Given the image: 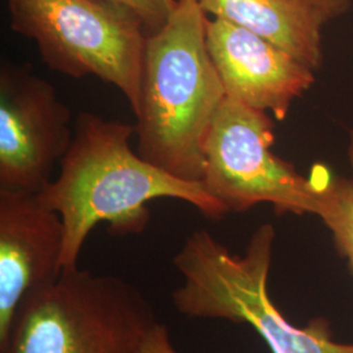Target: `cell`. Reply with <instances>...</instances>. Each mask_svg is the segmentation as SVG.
Returning a JSON list of instances; mask_svg holds the SVG:
<instances>
[{"label":"cell","instance_id":"obj_1","mask_svg":"<svg viewBox=\"0 0 353 353\" xmlns=\"http://www.w3.org/2000/svg\"><path fill=\"white\" fill-rule=\"evenodd\" d=\"M134 134L135 126L80 114L59 176L38 192L62 217L64 270L79 267L84 242L100 223L114 236L141 233L151 220L147 204L154 199L189 203L210 220L229 214L202 182L173 176L132 151Z\"/></svg>","mask_w":353,"mask_h":353},{"label":"cell","instance_id":"obj_2","mask_svg":"<svg viewBox=\"0 0 353 353\" xmlns=\"http://www.w3.org/2000/svg\"><path fill=\"white\" fill-rule=\"evenodd\" d=\"M207 13L178 0L159 32L147 37L138 109V153L173 176L202 182L204 141L227 97L205 41Z\"/></svg>","mask_w":353,"mask_h":353},{"label":"cell","instance_id":"obj_3","mask_svg":"<svg viewBox=\"0 0 353 353\" xmlns=\"http://www.w3.org/2000/svg\"><path fill=\"white\" fill-rule=\"evenodd\" d=\"M274 241L275 229L263 224L254 232L246 252L233 255L208 230L192 232L173 258L182 276V284L172 292L176 312L248 325L272 353H353V344L334 339L326 319L316 318L297 327L271 300Z\"/></svg>","mask_w":353,"mask_h":353},{"label":"cell","instance_id":"obj_4","mask_svg":"<svg viewBox=\"0 0 353 353\" xmlns=\"http://www.w3.org/2000/svg\"><path fill=\"white\" fill-rule=\"evenodd\" d=\"M159 323L137 285L76 267L26 294L0 353H143Z\"/></svg>","mask_w":353,"mask_h":353},{"label":"cell","instance_id":"obj_5","mask_svg":"<svg viewBox=\"0 0 353 353\" xmlns=\"http://www.w3.org/2000/svg\"><path fill=\"white\" fill-rule=\"evenodd\" d=\"M13 32L36 42L52 71L96 76L138 109L148 33L139 17L106 0H7Z\"/></svg>","mask_w":353,"mask_h":353},{"label":"cell","instance_id":"obj_6","mask_svg":"<svg viewBox=\"0 0 353 353\" xmlns=\"http://www.w3.org/2000/svg\"><path fill=\"white\" fill-rule=\"evenodd\" d=\"M274 122L267 113L225 97L204 141L202 183L228 212L268 203L279 214H318L321 188L272 152Z\"/></svg>","mask_w":353,"mask_h":353},{"label":"cell","instance_id":"obj_7","mask_svg":"<svg viewBox=\"0 0 353 353\" xmlns=\"http://www.w3.org/2000/svg\"><path fill=\"white\" fill-rule=\"evenodd\" d=\"M71 112L29 64L0 67V190L38 194L68 151Z\"/></svg>","mask_w":353,"mask_h":353},{"label":"cell","instance_id":"obj_8","mask_svg":"<svg viewBox=\"0 0 353 353\" xmlns=\"http://www.w3.org/2000/svg\"><path fill=\"white\" fill-rule=\"evenodd\" d=\"M63 249L61 214L37 194L0 190V352L26 294L61 276Z\"/></svg>","mask_w":353,"mask_h":353},{"label":"cell","instance_id":"obj_9","mask_svg":"<svg viewBox=\"0 0 353 353\" xmlns=\"http://www.w3.org/2000/svg\"><path fill=\"white\" fill-rule=\"evenodd\" d=\"M205 41L227 97L284 121L316 81L314 71L252 32L214 17Z\"/></svg>","mask_w":353,"mask_h":353},{"label":"cell","instance_id":"obj_10","mask_svg":"<svg viewBox=\"0 0 353 353\" xmlns=\"http://www.w3.org/2000/svg\"><path fill=\"white\" fill-rule=\"evenodd\" d=\"M203 11L241 26L318 71L325 24L294 0H198Z\"/></svg>","mask_w":353,"mask_h":353},{"label":"cell","instance_id":"obj_11","mask_svg":"<svg viewBox=\"0 0 353 353\" xmlns=\"http://www.w3.org/2000/svg\"><path fill=\"white\" fill-rule=\"evenodd\" d=\"M348 160L353 169V130L350 132ZM321 203L318 217L332 234L335 246L347 259L353 275V179L335 176L326 166H316Z\"/></svg>","mask_w":353,"mask_h":353},{"label":"cell","instance_id":"obj_12","mask_svg":"<svg viewBox=\"0 0 353 353\" xmlns=\"http://www.w3.org/2000/svg\"><path fill=\"white\" fill-rule=\"evenodd\" d=\"M131 10L140 19L145 32L153 34L168 23L178 0H106Z\"/></svg>","mask_w":353,"mask_h":353},{"label":"cell","instance_id":"obj_13","mask_svg":"<svg viewBox=\"0 0 353 353\" xmlns=\"http://www.w3.org/2000/svg\"><path fill=\"white\" fill-rule=\"evenodd\" d=\"M326 26L330 21L336 20L347 14L353 7V0H294Z\"/></svg>","mask_w":353,"mask_h":353},{"label":"cell","instance_id":"obj_14","mask_svg":"<svg viewBox=\"0 0 353 353\" xmlns=\"http://www.w3.org/2000/svg\"><path fill=\"white\" fill-rule=\"evenodd\" d=\"M143 353H179L170 341L169 330L164 323H159L145 341Z\"/></svg>","mask_w":353,"mask_h":353}]
</instances>
